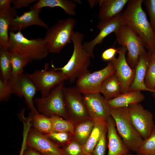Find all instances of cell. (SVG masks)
<instances>
[{
  "instance_id": "1",
  "label": "cell",
  "mask_w": 155,
  "mask_h": 155,
  "mask_svg": "<svg viewBox=\"0 0 155 155\" xmlns=\"http://www.w3.org/2000/svg\"><path fill=\"white\" fill-rule=\"evenodd\" d=\"M143 1L129 0L122 17L125 24L140 37L148 52L151 53L155 52V32L143 9Z\"/></svg>"
},
{
  "instance_id": "2",
  "label": "cell",
  "mask_w": 155,
  "mask_h": 155,
  "mask_svg": "<svg viewBox=\"0 0 155 155\" xmlns=\"http://www.w3.org/2000/svg\"><path fill=\"white\" fill-rule=\"evenodd\" d=\"M9 36L8 51L11 54L22 57L28 63L44 59L49 53L43 39H28L20 30L16 33L9 32Z\"/></svg>"
},
{
  "instance_id": "3",
  "label": "cell",
  "mask_w": 155,
  "mask_h": 155,
  "mask_svg": "<svg viewBox=\"0 0 155 155\" xmlns=\"http://www.w3.org/2000/svg\"><path fill=\"white\" fill-rule=\"evenodd\" d=\"M84 38L83 34L78 31H74L72 42L73 46V53L67 63L61 67H55V69L61 72L71 83L88 70L90 63V57L87 53L83 46Z\"/></svg>"
},
{
  "instance_id": "4",
  "label": "cell",
  "mask_w": 155,
  "mask_h": 155,
  "mask_svg": "<svg viewBox=\"0 0 155 155\" xmlns=\"http://www.w3.org/2000/svg\"><path fill=\"white\" fill-rule=\"evenodd\" d=\"M111 114L125 145L130 151L136 152L144 140L131 121L129 106L111 109Z\"/></svg>"
},
{
  "instance_id": "5",
  "label": "cell",
  "mask_w": 155,
  "mask_h": 155,
  "mask_svg": "<svg viewBox=\"0 0 155 155\" xmlns=\"http://www.w3.org/2000/svg\"><path fill=\"white\" fill-rule=\"evenodd\" d=\"M76 22L73 18L61 20L47 29L43 40L49 53H59L71 42Z\"/></svg>"
},
{
  "instance_id": "6",
  "label": "cell",
  "mask_w": 155,
  "mask_h": 155,
  "mask_svg": "<svg viewBox=\"0 0 155 155\" xmlns=\"http://www.w3.org/2000/svg\"><path fill=\"white\" fill-rule=\"evenodd\" d=\"M64 83L61 82L46 96L34 99L39 113L49 117L55 115L69 119L63 94Z\"/></svg>"
},
{
  "instance_id": "7",
  "label": "cell",
  "mask_w": 155,
  "mask_h": 155,
  "mask_svg": "<svg viewBox=\"0 0 155 155\" xmlns=\"http://www.w3.org/2000/svg\"><path fill=\"white\" fill-rule=\"evenodd\" d=\"M115 34L118 44L127 48V62L131 68L134 69L140 55L146 50L143 42L132 29L126 24L122 26Z\"/></svg>"
},
{
  "instance_id": "8",
  "label": "cell",
  "mask_w": 155,
  "mask_h": 155,
  "mask_svg": "<svg viewBox=\"0 0 155 155\" xmlns=\"http://www.w3.org/2000/svg\"><path fill=\"white\" fill-rule=\"evenodd\" d=\"M115 74V70L112 63L99 70L91 73L88 70L76 80V87L82 94L100 93L104 80Z\"/></svg>"
},
{
  "instance_id": "9",
  "label": "cell",
  "mask_w": 155,
  "mask_h": 155,
  "mask_svg": "<svg viewBox=\"0 0 155 155\" xmlns=\"http://www.w3.org/2000/svg\"><path fill=\"white\" fill-rule=\"evenodd\" d=\"M63 94L69 119L77 124L90 118L84 103L83 95L76 87H63Z\"/></svg>"
},
{
  "instance_id": "10",
  "label": "cell",
  "mask_w": 155,
  "mask_h": 155,
  "mask_svg": "<svg viewBox=\"0 0 155 155\" xmlns=\"http://www.w3.org/2000/svg\"><path fill=\"white\" fill-rule=\"evenodd\" d=\"M52 67L49 69V64L46 63L43 69L36 70L31 73H26L34 83L38 91H40L42 97L48 95L55 86L67 80L61 72Z\"/></svg>"
},
{
  "instance_id": "11",
  "label": "cell",
  "mask_w": 155,
  "mask_h": 155,
  "mask_svg": "<svg viewBox=\"0 0 155 155\" xmlns=\"http://www.w3.org/2000/svg\"><path fill=\"white\" fill-rule=\"evenodd\" d=\"M131 121L135 128L144 140L150 135L154 126L153 115L140 103L129 106Z\"/></svg>"
},
{
  "instance_id": "12",
  "label": "cell",
  "mask_w": 155,
  "mask_h": 155,
  "mask_svg": "<svg viewBox=\"0 0 155 155\" xmlns=\"http://www.w3.org/2000/svg\"><path fill=\"white\" fill-rule=\"evenodd\" d=\"M9 81L12 88L13 94L20 97H24L31 113L38 112L34 104L33 98L38 89L33 82L26 74L22 73L11 78Z\"/></svg>"
},
{
  "instance_id": "13",
  "label": "cell",
  "mask_w": 155,
  "mask_h": 155,
  "mask_svg": "<svg viewBox=\"0 0 155 155\" xmlns=\"http://www.w3.org/2000/svg\"><path fill=\"white\" fill-rule=\"evenodd\" d=\"M127 51L126 47H121L117 52L118 57H115L110 61L115 69V74L121 86V94L129 91L135 73V68H131L127 62L126 54Z\"/></svg>"
},
{
  "instance_id": "14",
  "label": "cell",
  "mask_w": 155,
  "mask_h": 155,
  "mask_svg": "<svg viewBox=\"0 0 155 155\" xmlns=\"http://www.w3.org/2000/svg\"><path fill=\"white\" fill-rule=\"evenodd\" d=\"M26 145L44 155H65L58 144L34 128H31L28 132Z\"/></svg>"
},
{
  "instance_id": "15",
  "label": "cell",
  "mask_w": 155,
  "mask_h": 155,
  "mask_svg": "<svg viewBox=\"0 0 155 155\" xmlns=\"http://www.w3.org/2000/svg\"><path fill=\"white\" fill-rule=\"evenodd\" d=\"M83 97L90 117L94 122L107 121L111 117L107 100L100 93L83 94Z\"/></svg>"
},
{
  "instance_id": "16",
  "label": "cell",
  "mask_w": 155,
  "mask_h": 155,
  "mask_svg": "<svg viewBox=\"0 0 155 155\" xmlns=\"http://www.w3.org/2000/svg\"><path fill=\"white\" fill-rule=\"evenodd\" d=\"M125 24L121 13L108 21H100L98 28L100 31L93 39L83 44V48L91 58H94V50L95 46L101 44L103 40L113 32H116L122 25Z\"/></svg>"
},
{
  "instance_id": "17",
  "label": "cell",
  "mask_w": 155,
  "mask_h": 155,
  "mask_svg": "<svg viewBox=\"0 0 155 155\" xmlns=\"http://www.w3.org/2000/svg\"><path fill=\"white\" fill-rule=\"evenodd\" d=\"M41 9L32 6L30 7L29 11L24 12L21 16H18L12 19L9 30L10 32H18L33 25L39 26L47 29L48 25L39 16Z\"/></svg>"
},
{
  "instance_id": "18",
  "label": "cell",
  "mask_w": 155,
  "mask_h": 155,
  "mask_svg": "<svg viewBox=\"0 0 155 155\" xmlns=\"http://www.w3.org/2000/svg\"><path fill=\"white\" fill-rule=\"evenodd\" d=\"M150 58V53L146 50L140 55L135 68V73L134 79L128 92L142 90L148 91L152 93L155 92V90H152L147 88L145 83V79L149 65Z\"/></svg>"
},
{
  "instance_id": "19",
  "label": "cell",
  "mask_w": 155,
  "mask_h": 155,
  "mask_svg": "<svg viewBox=\"0 0 155 155\" xmlns=\"http://www.w3.org/2000/svg\"><path fill=\"white\" fill-rule=\"evenodd\" d=\"M108 152L107 155H123L130 153L117 133L115 121L111 117L107 120Z\"/></svg>"
},
{
  "instance_id": "20",
  "label": "cell",
  "mask_w": 155,
  "mask_h": 155,
  "mask_svg": "<svg viewBox=\"0 0 155 155\" xmlns=\"http://www.w3.org/2000/svg\"><path fill=\"white\" fill-rule=\"evenodd\" d=\"M129 0H99L98 18L100 22L110 20L121 13Z\"/></svg>"
},
{
  "instance_id": "21",
  "label": "cell",
  "mask_w": 155,
  "mask_h": 155,
  "mask_svg": "<svg viewBox=\"0 0 155 155\" xmlns=\"http://www.w3.org/2000/svg\"><path fill=\"white\" fill-rule=\"evenodd\" d=\"M145 99V96L141 91L128 92L108 100L107 103L111 109H115L139 104Z\"/></svg>"
},
{
  "instance_id": "22",
  "label": "cell",
  "mask_w": 155,
  "mask_h": 155,
  "mask_svg": "<svg viewBox=\"0 0 155 155\" xmlns=\"http://www.w3.org/2000/svg\"><path fill=\"white\" fill-rule=\"evenodd\" d=\"M18 12L13 7L4 11H0V45L7 50L9 38L8 31L10 23L16 17Z\"/></svg>"
},
{
  "instance_id": "23",
  "label": "cell",
  "mask_w": 155,
  "mask_h": 155,
  "mask_svg": "<svg viewBox=\"0 0 155 155\" xmlns=\"http://www.w3.org/2000/svg\"><path fill=\"white\" fill-rule=\"evenodd\" d=\"M106 128V121L102 120L95 121L92 132L86 143L83 146L85 155L92 154L103 132Z\"/></svg>"
},
{
  "instance_id": "24",
  "label": "cell",
  "mask_w": 155,
  "mask_h": 155,
  "mask_svg": "<svg viewBox=\"0 0 155 155\" xmlns=\"http://www.w3.org/2000/svg\"><path fill=\"white\" fill-rule=\"evenodd\" d=\"M76 6L74 1L70 0H40L32 6L37 9L45 7H59L62 8L67 14L75 16Z\"/></svg>"
},
{
  "instance_id": "25",
  "label": "cell",
  "mask_w": 155,
  "mask_h": 155,
  "mask_svg": "<svg viewBox=\"0 0 155 155\" xmlns=\"http://www.w3.org/2000/svg\"><path fill=\"white\" fill-rule=\"evenodd\" d=\"M100 93L107 100L114 98L121 94V86L115 74L108 77L104 80Z\"/></svg>"
},
{
  "instance_id": "26",
  "label": "cell",
  "mask_w": 155,
  "mask_h": 155,
  "mask_svg": "<svg viewBox=\"0 0 155 155\" xmlns=\"http://www.w3.org/2000/svg\"><path fill=\"white\" fill-rule=\"evenodd\" d=\"M95 122L90 118L79 123L75 125L72 135L73 140L82 146L89 137L94 127Z\"/></svg>"
},
{
  "instance_id": "27",
  "label": "cell",
  "mask_w": 155,
  "mask_h": 155,
  "mask_svg": "<svg viewBox=\"0 0 155 155\" xmlns=\"http://www.w3.org/2000/svg\"><path fill=\"white\" fill-rule=\"evenodd\" d=\"M32 118V125L34 128L45 134L54 131L52 123L50 117L39 112L31 113Z\"/></svg>"
},
{
  "instance_id": "28",
  "label": "cell",
  "mask_w": 155,
  "mask_h": 155,
  "mask_svg": "<svg viewBox=\"0 0 155 155\" xmlns=\"http://www.w3.org/2000/svg\"><path fill=\"white\" fill-rule=\"evenodd\" d=\"M11 55L7 50L0 45V79L3 80L9 81L12 77Z\"/></svg>"
},
{
  "instance_id": "29",
  "label": "cell",
  "mask_w": 155,
  "mask_h": 155,
  "mask_svg": "<svg viewBox=\"0 0 155 155\" xmlns=\"http://www.w3.org/2000/svg\"><path fill=\"white\" fill-rule=\"evenodd\" d=\"M50 117L54 131L67 132L73 135L75 125L71 121L63 119L60 116L55 115H51Z\"/></svg>"
},
{
  "instance_id": "30",
  "label": "cell",
  "mask_w": 155,
  "mask_h": 155,
  "mask_svg": "<svg viewBox=\"0 0 155 155\" xmlns=\"http://www.w3.org/2000/svg\"><path fill=\"white\" fill-rule=\"evenodd\" d=\"M136 153L138 155H155V124L150 135L144 140Z\"/></svg>"
},
{
  "instance_id": "31",
  "label": "cell",
  "mask_w": 155,
  "mask_h": 155,
  "mask_svg": "<svg viewBox=\"0 0 155 155\" xmlns=\"http://www.w3.org/2000/svg\"><path fill=\"white\" fill-rule=\"evenodd\" d=\"M145 83L149 89L155 90V52L150 53L149 64L145 79Z\"/></svg>"
},
{
  "instance_id": "32",
  "label": "cell",
  "mask_w": 155,
  "mask_h": 155,
  "mask_svg": "<svg viewBox=\"0 0 155 155\" xmlns=\"http://www.w3.org/2000/svg\"><path fill=\"white\" fill-rule=\"evenodd\" d=\"M11 61L12 67L11 77H13L23 73L24 67L28 63L26 59L22 57L13 54L11 55Z\"/></svg>"
},
{
  "instance_id": "33",
  "label": "cell",
  "mask_w": 155,
  "mask_h": 155,
  "mask_svg": "<svg viewBox=\"0 0 155 155\" xmlns=\"http://www.w3.org/2000/svg\"><path fill=\"white\" fill-rule=\"evenodd\" d=\"M62 149L65 155H85L83 146L73 139L64 145Z\"/></svg>"
},
{
  "instance_id": "34",
  "label": "cell",
  "mask_w": 155,
  "mask_h": 155,
  "mask_svg": "<svg viewBox=\"0 0 155 155\" xmlns=\"http://www.w3.org/2000/svg\"><path fill=\"white\" fill-rule=\"evenodd\" d=\"M13 92L9 81L0 79V101H6L8 100Z\"/></svg>"
},
{
  "instance_id": "35",
  "label": "cell",
  "mask_w": 155,
  "mask_h": 155,
  "mask_svg": "<svg viewBox=\"0 0 155 155\" xmlns=\"http://www.w3.org/2000/svg\"><path fill=\"white\" fill-rule=\"evenodd\" d=\"M70 134H71L65 132L53 131L46 135L51 140H52L63 146L70 141Z\"/></svg>"
},
{
  "instance_id": "36",
  "label": "cell",
  "mask_w": 155,
  "mask_h": 155,
  "mask_svg": "<svg viewBox=\"0 0 155 155\" xmlns=\"http://www.w3.org/2000/svg\"><path fill=\"white\" fill-rule=\"evenodd\" d=\"M107 128L103 132L100 139L95 147L92 155H105L106 148Z\"/></svg>"
},
{
  "instance_id": "37",
  "label": "cell",
  "mask_w": 155,
  "mask_h": 155,
  "mask_svg": "<svg viewBox=\"0 0 155 155\" xmlns=\"http://www.w3.org/2000/svg\"><path fill=\"white\" fill-rule=\"evenodd\" d=\"M143 3L149 16L150 24L155 32V0H143Z\"/></svg>"
},
{
  "instance_id": "38",
  "label": "cell",
  "mask_w": 155,
  "mask_h": 155,
  "mask_svg": "<svg viewBox=\"0 0 155 155\" xmlns=\"http://www.w3.org/2000/svg\"><path fill=\"white\" fill-rule=\"evenodd\" d=\"M121 47L115 49L114 47L109 48L104 51L101 55L102 59L105 61H110L115 57V55Z\"/></svg>"
},
{
  "instance_id": "39",
  "label": "cell",
  "mask_w": 155,
  "mask_h": 155,
  "mask_svg": "<svg viewBox=\"0 0 155 155\" xmlns=\"http://www.w3.org/2000/svg\"><path fill=\"white\" fill-rule=\"evenodd\" d=\"M38 0H12L13 7L15 9H20L24 7H28L31 3Z\"/></svg>"
},
{
  "instance_id": "40",
  "label": "cell",
  "mask_w": 155,
  "mask_h": 155,
  "mask_svg": "<svg viewBox=\"0 0 155 155\" xmlns=\"http://www.w3.org/2000/svg\"><path fill=\"white\" fill-rule=\"evenodd\" d=\"M12 0H0V11L8 9L11 7V4Z\"/></svg>"
},
{
  "instance_id": "41",
  "label": "cell",
  "mask_w": 155,
  "mask_h": 155,
  "mask_svg": "<svg viewBox=\"0 0 155 155\" xmlns=\"http://www.w3.org/2000/svg\"><path fill=\"white\" fill-rule=\"evenodd\" d=\"M24 155H44L35 150L30 148L25 150Z\"/></svg>"
},
{
  "instance_id": "42",
  "label": "cell",
  "mask_w": 155,
  "mask_h": 155,
  "mask_svg": "<svg viewBox=\"0 0 155 155\" xmlns=\"http://www.w3.org/2000/svg\"><path fill=\"white\" fill-rule=\"evenodd\" d=\"M91 8H94L97 4L99 3V0H87Z\"/></svg>"
},
{
  "instance_id": "43",
  "label": "cell",
  "mask_w": 155,
  "mask_h": 155,
  "mask_svg": "<svg viewBox=\"0 0 155 155\" xmlns=\"http://www.w3.org/2000/svg\"><path fill=\"white\" fill-rule=\"evenodd\" d=\"M26 148V147L25 145L22 146L19 155H24Z\"/></svg>"
},
{
  "instance_id": "44",
  "label": "cell",
  "mask_w": 155,
  "mask_h": 155,
  "mask_svg": "<svg viewBox=\"0 0 155 155\" xmlns=\"http://www.w3.org/2000/svg\"><path fill=\"white\" fill-rule=\"evenodd\" d=\"M152 96L153 98L155 99V92H152Z\"/></svg>"
},
{
  "instance_id": "45",
  "label": "cell",
  "mask_w": 155,
  "mask_h": 155,
  "mask_svg": "<svg viewBox=\"0 0 155 155\" xmlns=\"http://www.w3.org/2000/svg\"><path fill=\"white\" fill-rule=\"evenodd\" d=\"M123 155H137V154L136 155L131 154H129H129H123Z\"/></svg>"
},
{
  "instance_id": "46",
  "label": "cell",
  "mask_w": 155,
  "mask_h": 155,
  "mask_svg": "<svg viewBox=\"0 0 155 155\" xmlns=\"http://www.w3.org/2000/svg\"><path fill=\"white\" fill-rule=\"evenodd\" d=\"M92 155V154H91V155Z\"/></svg>"
}]
</instances>
